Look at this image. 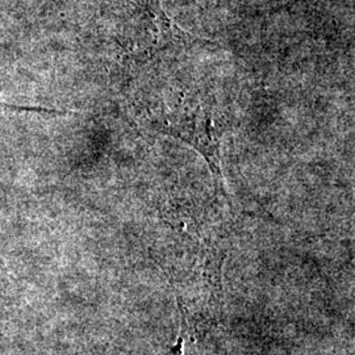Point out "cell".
Listing matches in <instances>:
<instances>
[{"label":"cell","mask_w":355,"mask_h":355,"mask_svg":"<svg viewBox=\"0 0 355 355\" xmlns=\"http://www.w3.org/2000/svg\"><path fill=\"white\" fill-rule=\"evenodd\" d=\"M152 127L167 136L183 141L200 153L209 167L217 190L224 191L220 155V132L211 108L204 104L179 105L171 112L164 111L153 117Z\"/></svg>","instance_id":"1"}]
</instances>
